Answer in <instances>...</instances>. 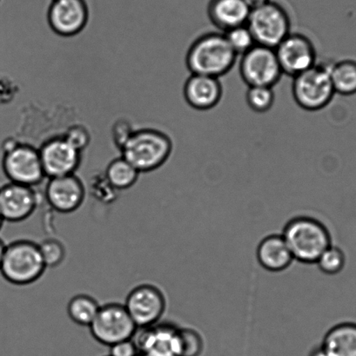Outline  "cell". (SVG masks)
Instances as JSON below:
<instances>
[{
    "label": "cell",
    "mask_w": 356,
    "mask_h": 356,
    "mask_svg": "<svg viewBox=\"0 0 356 356\" xmlns=\"http://www.w3.org/2000/svg\"><path fill=\"white\" fill-rule=\"evenodd\" d=\"M172 139L157 129L134 130L122 146V156L138 170L139 173L155 172L162 167L172 154Z\"/></svg>",
    "instance_id": "obj_3"
},
{
    "label": "cell",
    "mask_w": 356,
    "mask_h": 356,
    "mask_svg": "<svg viewBox=\"0 0 356 356\" xmlns=\"http://www.w3.org/2000/svg\"><path fill=\"white\" fill-rule=\"evenodd\" d=\"M2 148V170L10 183L34 188L45 179L38 149L13 138L6 139Z\"/></svg>",
    "instance_id": "obj_5"
},
{
    "label": "cell",
    "mask_w": 356,
    "mask_h": 356,
    "mask_svg": "<svg viewBox=\"0 0 356 356\" xmlns=\"http://www.w3.org/2000/svg\"><path fill=\"white\" fill-rule=\"evenodd\" d=\"M250 12L244 0H210L208 6L209 20L223 33L245 26Z\"/></svg>",
    "instance_id": "obj_18"
},
{
    "label": "cell",
    "mask_w": 356,
    "mask_h": 356,
    "mask_svg": "<svg viewBox=\"0 0 356 356\" xmlns=\"http://www.w3.org/2000/svg\"><path fill=\"white\" fill-rule=\"evenodd\" d=\"M45 267L38 243L28 239H19L6 244L0 277L8 284L27 286L40 280Z\"/></svg>",
    "instance_id": "obj_4"
},
{
    "label": "cell",
    "mask_w": 356,
    "mask_h": 356,
    "mask_svg": "<svg viewBox=\"0 0 356 356\" xmlns=\"http://www.w3.org/2000/svg\"><path fill=\"white\" fill-rule=\"evenodd\" d=\"M108 356H110V355H108Z\"/></svg>",
    "instance_id": "obj_38"
},
{
    "label": "cell",
    "mask_w": 356,
    "mask_h": 356,
    "mask_svg": "<svg viewBox=\"0 0 356 356\" xmlns=\"http://www.w3.org/2000/svg\"><path fill=\"white\" fill-rule=\"evenodd\" d=\"M141 173L123 156L111 160L104 176L115 191L128 190L137 183Z\"/></svg>",
    "instance_id": "obj_21"
},
{
    "label": "cell",
    "mask_w": 356,
    "mask_h": 356,
    "mask_svg": "<svg viewBox=\"0 0 356 356\" xmlns=\"http://www.w3.org/2000/svg\"><path fill=\"white\" fill-rule=\"evenodd\" d=\"M320 346L329 356H356V323H341L331 327Z\"/></svg>",
    "instance_id": "obj_20"
},
{
    "label": "cell",
    "mask_w": 356,
    "mask_h": 356,
    "mask_svg": "<svg viewBox=\"0 0 356 356\" xmlns=\"http://www.w3.org/2000/svg\"><path fill=\"white\" fill-rule=\"evenodd\" d=\"M275 100L273 87L249 86L246 101L250 109L257 113H266L274 106Z\"/></svg>",
    "instance_id": "obj_24"
},
{
    "label": "cell",
    "mask_w": 356,
    "mask_h": 356,
    "mask_svg": "<svg viewBox=\"0 0 356 356\" xmlns=\"http://www.w3.org/2000/svg\"><path fill=\"white\" fill-rule=\"evenodd\" d=\"M134 131L132 125L127 120H118L114 124L113 130H111L114 145L121 149L128 138L131 137Z\"/></svg>",
    "instance_id": "obj_30"
},
{
    "label": "cell",
    "mask_w": 356,
    "mask_h": 356,
    "mask_svg": "<svg viewBox=\"0 0 356 356\" xmlns=\"http://www.w3.org/2000/svg\"><path fill=\"white\" fill-rule=\"evenodd\" d=\"M331 82L334 92L343 96L356 94V61L353 59L333 63L330 65Z\"/></svg>",
    "instance_id": "obj_22"
},
{
    "label": "cell",
    "mask_w": 356,
    "mask_h": 356,
    "mask_svg": "<svg viewBox=\"0 0 356 356\" xmlns=\"http://www.w3.org/2000/svg\"><path fill=\"white\" fill-rule=\"evenodd\" d=\"M38 247L47 268L59 267L65 259L66 250L61 241L50 237L38 243Z\"/></svg>",
    "instance_id": "obj_26"
},
{
    "label": "cell",
    "mask_w": 356,
    "mask_h": 356,
    "mask_svg": "<svg viewBox=\"0 0 356 356\" xmlns=\"http://www.w3.org/2000/svg\"><path fill=\"white\" fill-rule=\"evenodd\" d=\"M178 329L169 324L157 323L138 329L134 339L139 354L145 356H179Z\"/></svg>",
    "instance_id": "obj_16"
},
{
    "label": "cell",
    "mask_w": 356,
    "mask_h": 356,
    "mask_svg": "<svg viewBox=\"0 0 356 356\" xmlns=\"http://www.w3.org/2000/svg\"><path fill=\"white\" fill-rule=\"evenodd\" d=\"M244 1H245L247 5L249 6V8L252 10L256 8V7L265 5V3L271 1V0H244Z\"/></svg>",
    "instance_id": "obj_32"
},
{
    "label": "cell",
    "mask_w": 356,
    "mask_h": 356,
    "mask_svg": "<svg viewBox=\"0 0 356 356\" xmlns=\"http://www.w3.org/2000/svg\"><path fill=\"white\" fill-rule=\"evenodd\" d=\"M179 356H200L204 343L200 334L191 329H178Z\"/></svg>",
    "instance_id": "obj_27"
},
{
    "label": "cell",
    "mask_w": 356,
    "mask_h": 356,
    "mask_svg": "<svg viewBox=\"0 0 356 356\" xmlns=\"http://www.w3.org/2000/svg\"><path fill=\"white\" fill-rule=\"evenodd\" d=\"M323 273L334 275L341 273L346 264V257L340 248L331 245L324 251L316 261Z\"/></svg>",
    "instance_id": "obj_25"
},
{
    "label": "cell",
    "mask_w": 356,
    "mask_h": 356,
    "mask_svg": "<svg viewBox=\"0 0 356 356\" xmlns=\"http://www.w3.org/2000/svg\"><path fill=\"white\" fill-rule=\"evenodd\" d=\"M63 136H64L70 144L75 146L77 149L82 152L90 144L91 136L89 131L83 125H72Z\"/></svg>",
    "instance_id": "obj_29"
},
{
    "label": "cell",
    "mask_w": 356,
    "mask_h": 356,
    "mask_svg": "<svg viewBox=\"0 0 356 356\" xmlns=\"http://www.w3.org/2000/svg\"><path fill=\"white\" fill-rule=\"evenodd\" d=\"M281 236L294 260L305 264H316L324 251L332 245L329 229L311 216H296L289 220Z\"/></svg>",
    "instance_id": "obj_2"
},
{
    "label": "cell",
    "mask_w": 356,
    "mask_h": 356,
    "mask_svg": "<svg viewBox=\"0 0 356 356\" xmlns=\"http://www.w3.org/2000/svg\"><path fill=\"white\" fill-rule=\"evenodd\" d=\"M282 73L294 76L301 74L317 63L315 44L302 33H291L274 49Z\"/></svg>",
    "instance_id": "obj_12"
},
{
    "label": "cell",
    "mask_w": 356,
    "mask_h": 356,
    "mask_svg": "<svg viewBox=\"0 0 356 356\" xmlns=\"http://www.w3.org/2000/svg\"><path fill=\"white\" fill-rule=\"evenodd\" d=\"M45 199L54 211L71 214L85 202V184L75 174L49 178L45 188Z\"/></svg>",
    "instance_id": "obj_14"
},
{
    "label": "cell",
    "mask_w": 356,
    "mask_h": 356,
    "mask_svg": "<svg viewBox=\"0 0 356 356\" xmlns=\"http://www.w3.org/2000/svg\"><path fill=\"white\" fill-rule=\"evenodd\" d=\"M100 306L93 296L76 295L68 302V315L77 325L89 327L99 312Z\"/></svg>",
    "instance_id": "obj_23"
},
{
    "label": "cell",
    "mask_w": 356,
    "mask_h": 356,
    "mask_svg": "<svg viewBox=\"0 0 356 356\" xmlns=\"http://www.w3.org/2000/svg\"><path fill=\"white\" fill-rule=\"evenodd\" d=\"M222 95V82L214 76L191 74L184 83V99L194 110L212 109L221 102Z\"/></svg>",
    "instance_id": "obj_17"
},
{
    "label": "cell",
    "mask_w": 356,
    "mask_h": 356,
    "mask_svg": "<svg viewBox=\"0 0 356 356\" xmlns=\"http://www.w3.org/2000/svg\"><path fill=\"white\" fill-rule=\"evenodd\" d=\"M139 351L134 339L120 341L110 346V356H138Z\"/></svg>",
    "instance_id": "obj_31"
},
{
    "label": "cell",
    "mask_w": 356,
    "mask_h": 356,
    "mask_svg": "<svg viewBox=\"0 0 356 356\" xmlns=\"http://www.w3.org/2000/svg\"><path fill=\"white\" fill-rule=\"evenodd\" d=\"M47 21L54 33L75 37L85 29L89 21V7L86 0H52Z\"/></svg>",
    "instance_id": "obj_13"
},
{
    "label": "cell",
    "mask_w": 356,
    "mask_h": 356,
    "mask_svg": "<svg viewBox=\"0 0 356 356\" xmlns=\"http://www.w3.org/2000/svg\"><path fill=\"white\" fill-rule=\"evenodd\" d=\"M0 188H1V186H0Z\"/></svg>",
    "instance_id": "obj_37"
},
{
    "label": "cell",
    "mask_w": 356,
    "mask_h": 356,
    "mask_svg": "<svg viewBox=\"0 0 356 356\" xmlns=\"http://www.w3.org/2000/svg\"><path fill=\"white\" fill-rule=\"evenodd\" d=\"M240 75L249 87H274L284 73L274 49L256 44L242 55Z\"/></svg>",
    "instance_id": "obj_9"
},
{
    "label": "cell",
    "mask_w": 356,
    "mask_h": 356,
    "mask_svg": "<svg viewBox=\"0 0 356 356\" xmlns=\"http://www.w3.org/2000/svg\"><path fill=\"white\" fill-rule=\"evenodd\" d=\"M237 57L224 33L212 31L201 35L191 44L185 62L191 74L219 79L231 71Z\"/></svg>",
    "instance_id": "obj_1"
},
{
    "label": "cell",
    "mask_w": 356,
    "mask_h": 356,
    "mask_svg": "<svg viewBox=\"0 0 356 356\" xmlns=\"http://www.w3.org/2000/svg\"><path fill=\"white\" fill-rule=\"evenodd\" d=\"M247 26L256 44L273 49L291 33V19L287 10L272 0L251 10Z\"/></svg>",
    "instance_id": "obj_7"
},
{
    "label": "cell",
    "mask_w": 356,
    "mask_h": 356,
    "mask_svg": "<svg viewBox=\"0 0 356 356\" xmlns=\"http://www.w3.org/2000/svg\"><path fill=\"white\" fill-rule=\"evenodd\" d=\"M6 244L2 238H0V266H1V263L3 260V253H5Z\"/></svg>",
    "instance_id": "obj_34"
},
{
    "label": "cell",
    "mask_w": 356,
    "mask_h": 356,
    "mask_svg": "<svg viewBox=\"0 0 356 356\" xmlns=\"http://www.w3.org/2000/svg\"><path fill=\"white\" fill-rule=\"evenodd\" d=\"M38 197L33 187L10 183L0 188V215L3 221H24L36 211Z\"/></svg>",
    "instance_id": "obj_15"
},
{
    "label": "cell",
    "mask_w": 356,
    "mask_h": 356,
    "mask_svg": "<svg viewBox=\"0 0 356 356\" xmlns=\"http://www.w3.org/2000/svg\"><path fill=\"white\" fill-rule=\"evenodd\" d=\"M138 329L156 325L167 309V299L162 289L151 284L135 286L124 303Z\"/></svg>",
    "instance_id": "obj_10"
},
{
    "label": "cell",
    "mask_w": 356,
    "mask_h": 356,
    "mask_svg": "<svg viewBox=\"0 0 356 356\" xmlns=\"http://www.w3.org/2000/svg\"><path fill=\"white\" fill-rule=\"evenodd\" d=\"M309 356H329L322 346L314 348Z\"/></svg>",
    "instance_id": "obj_33"
},
{
    "label": "cell",
    "mask_w": 356,
    "mask_h": 356,
    "mask_svg": "<svg viewBox=\"0 0 356 356\" xmlns=\"http://www.w3.org/2000/svg\"><path fill=\"white\" fill-rule=\"evenodd\" d=\"M138 356H145L144 355L139 354Z\"/></svg>",
    "instance_id": "obj_36"
},
{
    "label": "cell",
    "mask_w": 356,
    "mask_h": 356,
    "mask_svg": "<svg viewBox=\"0 0 356 356\" xmlns=\"http://www.w3.org/2000/svg\"><path fill=\"white\" fill-rule=\"evenodd\" d=\"M329 64H318L293 78L295 102L307 111H318L329 106L334 96Z\"/></svg>",
    "instance_id": "obj_6"
},
{
    "label": "cell",
    "mask_w": 356,
    "mask_h": 356,
    "mask_svg": "<svg viewBox=\"0 0 356 356\" xmlns=\"http://www.w3.org/2000/svg\"><path fill=\"white\" fill-rule=\"evenodd\" d=\"M38 152L45 177L72 175L82 165V152L70 144L63 135L45 140Z\"/></svg>",
    "instance_id": "obj_11"
},
{
    "label": "cell",
    "mask_w": 356,
    "mask_h": 356,
    "mask_svg": "<svg viewBox=\"0 0 356 356\" xmlns=\"http://www.w3.org/2000/svg\"><path fill=\"white\" fill-rule=\"evenodd\" d=\"M256 257L264 270L274 273L288 270L295 261L284 236L277 234L261 241L257 247Z\"/></svg>",
    "instance_id": "obj_19"
},
{
    "label": "cell",
    "mask_w": 356,
    "mask_h": 356,
    "mask_svg": "<svg viewBox=\"0 0 356 356\" xmlns=\"http://www.w3.org/2000/svg\"><path fill=\"white\" fill-rule=\"evenodd\" d=\"M3 222H5V221H3L1 215H0V230L3 228Z\"/></svg>",
    "instance_id": "obj_35"
},
{
    "label": "cell",
    "mask_w": 356,
    "mask_h": 356,
    "mask_svg": "<svg viewBox=\"0 0 356 356\" xmlns=\"http://www.w3.org/2000/svg\"><path fill=\"white\" fill-rule=\"evenodd\" d=\"M88 327L93 339L108 347L122 341L132 339L138 330L125 305L118 302L100 306L99 312Z\"/></svg>",
    "instance_id": "obj_8"
},
{
    "label": "cell",
    "mask_w": 356,
    "mask_h": 356,
    "mask_svg": "<svg viewBox=\"0 0 356 356\" xmlns=\"http://www.w3.org/2000/svg\"><path fill=\"white\" fill-rule=\"evenodd\" d=\"M232 50L237 56H242L249 51L251 48L256 44L254 36L247 27L245 26H238L229 30L224 33Z\"/></svg>",
    "instance_id": "obj_28"
}]
</instances>
